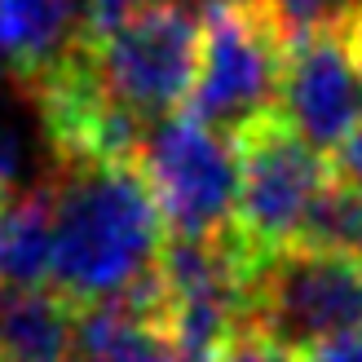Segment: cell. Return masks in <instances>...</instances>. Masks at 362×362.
<instances>
[{
	"label": "cell",
	"mask_w": 362,
	"mask_h": 362,
	"mask_svg": "<svg viewBox=\"0 0 362 362\" xmlns=\"http://www.w3.org/2000/svg\"><path fill=\"white\" fill-rule=\"evenodd\" d=\"M199 53H204V23L194 9L181 0H146L93 35L88 62L106 98L151 129L177 115L181 102H190Z\"/></svg>",
	"instance_id": "obj_2"
},
{
	"label": "cell",
	"mask_w": 362,
	"mask_h": 362,
	"mask_svg": "<svg viewBox=\"0 0 362 362\" xmlns=\"http://www.w3.org/2000/svg\"><path fill=\"white\" fill-rule=\"evenodd\" d=\"M305 247H322V252H349L362 257V186H349L332 173L327 190L318 194V204L310 212V221L300 230Z\"/></svg>",
	"instance_id": "obj_12"
},
{
	"label": "cell",
	"mask_w": 362,
	"mask_h": 362,
	"mask_svg": "<svg viewBox=\"0 0 362 362\" xmlns=\"http://www.w3.org/2000/svg\"><path fill=\"white\" fill-rule=\"evenodd\" d=\"M239 151H243V186L230 230L261 261L279 247L300 243V230L332 181V164L310 141H300L279 115L247 129L239 137Z\"/></svg>",
	"instance_id": "obj_6"
},
{
	"label": "cell",
	"mask_w": 362,
	"mask_h": 362,
	"mask_svg": "<svg viewBox=\"0 0 362 362\" xmlns=\"http://www.w3.org/2000/svg\"><path fill=\"white\" fill-rule=\"evenodd\" d=\"M71 362H186V354L164 327L155 296H146L84 310Z\"/></svg>",
	"instance_id": "obj_10"
},
{
	"label": "cell",
	"mask_w": 362,
	"mask_h": 362,
	"mask_svg": "<svg viewBox=\"0 0 362 362\" xmlns=\"http://www.w3.org/2000/svg\"><path fill=\"white\" fill-rule=\"evenodd\" d=\"M93 0H0V66L27 88L93 45Z\"/></svg>",
	"instance_id": "obj_8"
},
{
	"label": "cell",
	"mask_w": 362,
	"mask_h": 362,
	"mask_svg": "<svg viewBox=\"0 0 362 362\" xmlns=\"http://www.w3.org/2000/svg\"><path fill=\"white\" fill-rule=\"evenodd\" d=\"M181 5H186V0H181Z\"/></svg>",
	"instance_id": "obj_18"
},
{
	"label": "cell",
	"mask_w": 362,
	"mask_h": 362,
	"mask_svg": "<svg viewBox=\"0 0 362 362\" xmlns=\"http://www.w3.org/2000/svg\"><path fill=\"white\" fill-rule=\"evenodd\" d=\"M80 314L53 287H0V362H71Z\"/></svg>",
	"instance_id": "obj_9"
},
{
	"label": "cell",
	"mask_w": 362,
	"mask_h": 362,
	"mask_svg": "<svg viewBox=\"0 0 362 362\" xmlns=\"http://www.w3.org/2000/svg\"><path fill=\"white\" fill-rule=\"evenodd\" d=\"M212 362H305V358H300V349L283 345L279 336H269L261 322H243Z\"/></svg>",
	"instance_id": "obj_13"
},
{
	"label": "cell",
	"mask_w": 362,
	"mask_h": 362,
	"mask_svg": "<svg viewBox=\"0 0 362 362\" xmlns=\"http://www.w3.org/2000/svg\"><path fill=\"white\" fill-rule=\"evenodd\" d=\"M53 283V194L0 190V287H49Z\"/></svg>",
	"instance_id": "obj_11"
},
{
	"label": "cell",
	"mask_w": 362,
	"mask_h": 362,
	"mask_svg": "<svg viewBox=\"0 0 362 362\" xmlns=\"http://www.w3.org/2000/svg\"><path fill=\"white\" fill-rule=\"evenodd\" d=\"M300 358H305V362H362V327H358V332H345V336L322 340V345L305 349Z\"/></svg>",
	"instance_id": "obj_14"
},
{
	"label": "cell",
	"mask_w": 362,
	"mask_h": 362,
	"mask_svg": "<svg viewBox=\"0 0 362 362\" xmlns=\"http://www.w3.org/2000/svg\"><path fill=\"white\" fill-rule=\"evenodd\" d=\"M340 27H345V35H349V49L358 53V62H362V5L345 18V23H340Z\"/></svg>",
	"instance_id": "obj_16"
},
{
	"label": "cell",
	"mask_w": 362,
	"mask_h": 362,
	"mask_svg": "<svg viewBox=\"0 0 362 362\" xmlns=\"http://www.w3.org/2000/svg\"><path fill=\"white\" fill-rule=\"evenodd\" d=\"M53 194V292L76 310L155 296L168 221L137 159L66 164Z\"/></svg>",
	"instance_id": "obj_1"
},
{
	"label": "cell",
	"mask_w": 362,
	"mask_h": 362,
	"mask_svg": "<svg viewBox=\"0 0 362 362\" xmlns=\"http://www.w3.org/2000/svg\"><path fill=\"white\" fill-rule=\"evenodd\" d=\"M332 173H336L340 181H349V186H362V124H358V133L345 141V146L336 151Z\"/></svg>",
	"instance_id": "obj_15"
},
{
	"label": "cell",
	"mask_w": 362,
	"mask_h": 362,
	"mask_svg": "<svg viewBox=\"0 0 362 362\" xmlns=\"http://www.w3.org/2000/svg\"><path fill=\"white\" fill-rule=\"evenodd\" d=\"M279 119L318 155H336L362 124V62L345 27L287 40Z\"/></svg>",
	"instance_id": "obj_7"
},
{
	"label": "cell",
	"mask_w": 362,
	"mask_h": 362,
	"mask_svg": "<svg viewBox=\"0 0 362 362\" xmlns=\"http://www.w3.org/2000/svg\"><path fill=\"white\" fill-rule=\"evenodd\" d=\"M221 5H257V0H221Z\"/></svg>",
	"instance_id": "obj_17"
},
{
	"label": "cell",
	"mask_w": 362,
	"mask_h": 362,
	"mask_svg": "<svg viewBox=\"0 0 362 362\" xmlns=\"http://www.w3.org/2000/svg\"><path fill=\"white\" fill-rule=\"evenodd\" d=\"M173 239H216L234 226L243 186L239 141L194 115H168L146 129L137 151Z\"/></svg>",
	"instance_id": "obj_3"
},
{
	"label": "cell",
	"mask_w": 362,
	"mask_h": 362,
	"mask_svg": "<svg viewBox=\"0 0 362 362\" xmlns=\"http://www.w3.org/2000/svg\"><path fill=\"white\" fill-rule=\"evenodd\" d=\"M287 40L261 5H216L204 23V53L190 88V115L239 141L279 115Z\"/></svg>",
	"instance_id": "obj_4"
},
{
	"label": "cell",
	"mask_w": 362,
	"mask_h": 362,
	"mask_svg": "<svg viewBox=\"0 0 362 362\" xmlns=\"http://www.w3.org/2000/svg\"><path fill=\"white\" fill-rule=\"evenodd\" d=\"M252 322L292 349H314L362 327V257L279 247L252 269Z\"/></svg>",
	"instance_id": "obj_5"
}]
</instances>
